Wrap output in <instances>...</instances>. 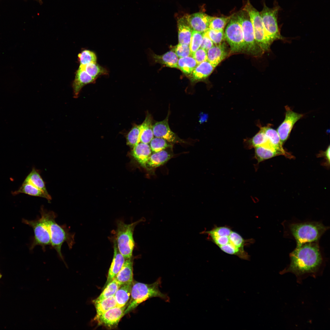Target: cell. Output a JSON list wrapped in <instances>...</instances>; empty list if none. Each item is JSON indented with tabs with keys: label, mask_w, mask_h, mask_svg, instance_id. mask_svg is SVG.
<instances>
[{
	"label": "cell",
	"mask_w": 330,
	"mask_h": 330,
	"mask_svg": "<svg viewBox=\"0 0 330 330\" xmlns=\"http://www.w3.org/2000/svg\"><path fill=\"white\" fill-rule=\"evenodd\" d=\"M93 304L96 310V315H100L109 309L116 306V302L114 295Z\"/></svg>",
	"instance_id": "32"
},
{
	"label": "cell",
	"mask_w": 330,
	"mask_h": 330,
	"mask_svg": "<svg viewBox=\"0 0 330 330\" xmlns=\"http://www.w3.org/2000/svg\"><path fill=\"white\" fill-rule=\"evenodd\" d=\"M133 259H126L121 269L114 279L121 285L133 282Z\"/></svg>",
	"instance_id": "20"
},
{
	"label": "cell",
	"mask_w": 330,
	"mask_h": 330,
	"mask_svg": "<svg viewBox=\"0 0 330 330\" xmlns=\"http://www.w3.org/2000/svg\"><path fill=\"white\" fill-rule=\"evenodd\" d=\"M132 284L122 285L117 290L114 295L117 307H121L126 305L131 295Z\"/></svg>",
	"instance_id": "26"
},
{
	"label": "cell",
	"mask_w": 330,
	"mask_h": 330,
	"mask_svg": "<svg viewBox=\"0 0 330 330\" xmlns=\"http://www.w3.org/2000/svg\"><path fill=\"white\" fill-rule=\"evenodd\" d=\"M101 294L92 301L93 303L98 302L109 297L114 295L121 285L114 279L108 283Z\"/></svg>",
	"instance_id": "33"
},
{
	"label": "cell",
	"mask_w": 330,
	"mask_h": 330,
	"mask_svg": "<svg viewBox=\"0 0 330 330\" xmlns=\"http://www.w3.org/2000/svg\"><path fill=\"white\" fill-rule=\"evenodd\" d=\"M169 112L166 118L163 121L157 122L153 125L154 136L164 139L171 143H185L170 129L168 124Z\"/></svg>",
	"instance_id": "12"
},
{
	"label": "cell",
	"mask_w": 330,
	"mask_h": 330,
	"mask_svg": "<svg viewBox=\"0 0 330 330\" xmlns=\"http://www.w3.org/2000/svg\"><path fill=\"white\" fill-rule=\"evenodd\" d=\"M132 155L142 166L146 167L152 151L148 144L140 142L133 147Z\"/></svg>",
	"instance_id": "21"
},
{
	"label": "cell",
	"mask_w": 330,
	"mask_h": 330,
	"mask_svg": "<svg viewBox=\"0 0 330 330\" xmlns=\"http://www.w3.org/2000/svg\"><path fill=\"white\" fill-rule=\"evenodd\" d=\"M81 65H85L92 62H96L97 57L93 52L87 50L82 51L78 55Z\"/></svg>",
	"instance_id": "40"
},
{
	"label": "cell",
	"mask_w": 330,
	"mask_h": 330,
	"mask_svg": "<svg viewBox=\"0 0 330 330\" xmlns=\"http://www.w3.org/2000/svg\"><path fill=\"white\" fill-rule=\"evenodd\" d=\"M153 57L156 63L160 64L166 67L178 68V57L172 50L162 55L154 54Z\"/></svg>",
	"instance_id": "27"
},
{
	"label": "cell",
	"mask_w": 330,
	"mask_h": 330,
	"mask_svg": "<svg viewBox=\"0 0 330 330\" xmlns=\"http://www.w3.org/2000/svg\"><path fill=\"white\" fill-rule=\"evenodd\" d=\"M282 225L284 237L294 240L296 245L318 242L329 229L322 222L316 221H285Z\"/></svg>",
	"instance_id": "2"
},
{
	"label": "cell",
	"mask_w": 330,
	"mask_h": 330,
	"mask_svg": "<svg viewBox=\"0 0 330 330\" xmlns=\"http://www.w3.org/2000/svg\"><path fill=\"white\" fill-rule=\"evenodd\" d=\"M224 35L232 52L245 51L243 31L236 14L231 16L226 28Z\"/></svg>",
	"instance_id": "8"
},
{
	"label": "cell",
	"mask_w": 330,
	"mask_h": 330,
	"mask_svg": "<svg viewBox=\"0 0 330 330\" xmlns=\"http://www.w3.org/2000/svg\"><path fill=\"white\" fill-rule=\"evenodd\" d=\"M22 222L31 227L34 231V236L30 250L40 245L45 251L46 246H51L50 238L47 228L41 217L33 220L23 219Z\"/></svg>",
	"instance_id": "10"
},
{
	"label": "cell",
	"mask_w": 330,
	"mask_h": 330,
	"mask_svg": "<svg viewBox=\"0 0 330 330\" xmlns=\"http://www.w3.org/2000/svg\"><path fill=\"white\" fill-rule=\"evenodd\" d=\"M185 16L192 30L201 33H204L209 28L210 23L213 17L201 12Z\"/></svg>",
	"instance_id": "14"
},
{
	"label": "cell",
	"mask_w": 330,
	"mask_h": 330,
	"mask_svg": "<svg viewBox=\"0 0 330 330\" xmlns=\"http://www.w3.org/2000/svg\"><path fill=\"white\" fill-rule=\"evenodd\" d=\"M2 277V275L0 273V278Z\"/></svg>",
	"instance_id": "45"
},
{
	"label": "cell",
	"mask_w": 330,
	"mask_h": 330,
	"mask_svg": "<svg viewBox=\"0 0 330 330\" xmlns=\"http://www.w3.org/2000/svg\"><path fill=\"white\" fill-rule=\"evenodd\" d=\"M264 133L272 145L277 151L281 152L283 155L286 156L290 157L283 149L280 136L277 131L269 126L262 127Z\"/></svg>",
	"instance_id": "25"
},
{
	"label": "cell",
	"mask_w": 330,
	"mask_h": 330,
	"mask_svg": "<svg viewBox=\"0 0 330 330\" xmlns=\"http://www.w3.org/2000/svg\"><path fill=\"white\" fill-rule=\"evenodd\" d=\"M213 42L203 33V40L200 47L207 51L214 46Z\"/></svg>",
	"instance_id": "43"
},
{
	"label": "cell",
	"mask_w": 330,
	"mask_h": 330,
	"mask_svg": "<svg viewBox=\"0 0 330 330\" xmlns=\"http://www.w3.org/2000/svg\"><path fill=\"white\" fill-rule=\"evenodd\" d=\"M149 143L152 152L153 153L158 152L168 148H172L173 147L172 143L161 138H153Z\"/></svg>",
	"instance_id": "35"
},
{
	"label": "cell",
	"mask_w": 330,
	"mask_h": 330,
	"mask_svg": "<svg viewBox=\"0 0 330 330\" xmlns=\"http://www.w3.org/2000/svg\"><path fill=\"white\" fill-rule=\"evenodd\" d=\"M198 65L195 59L191 56L180 58L178 62V68L185 75L190 76Z\"/></svg>",
	"instance_id": "31"
},
{
	"label": "cell",
	"mask_w": 330,
	"mask_h": 330,
	"mask_svg": "<svg viewBox=\"0 0 330 330\" xmlns=\"http://www.w3.org/2000/svg\"><path fill=\"white\" fill-rule=\"evenodd\" d=\"M39 0V1H40L41 0Z\"/></svg>",
	"instance_id": "46"
},
{
	"label": "cell",
	"mask_w": 330,
	"mask_h": 330,
	"mask_svg": "<svg viewBox=\"0 0 330 330\" xmlns=\"http://www.w3.org/2000/svg\"><path fill=\"white\" fill-rule=\"evenodd\" d=\"M172 51L179 58L191 56L189 45L179 43L172 49Z\"/></svg>",
	"instance_id": "41"
},
{
	"label": "cell",
	"mask_w": 330,
	"mask_h": 330,
	"mask_svg": "<svg viewBox=\"0 0 330 330\" xmlns=\"http://www.w3.org/2000/svg\"><path fill=\"white\" fill-rule=\"evenodd\" d=\"M141 219L131 223L126 224L122 221L118 223L115 240L118 248L125 259L131 258L135 246L133 232L136 226Z\"/></svg>",
	"instance_id": "5"
},
{
	"label": "cell",
	"mask_w": 330,
	"mask_h": 330,
	"mask_svg": "<svg viewBox=\"0 0 330 330\" xmlns=\"http://www.w3.org/2000/svg\"><path fill=\"white\" fill-rule=\"evenodd\" d=\"M126 259L119 252L115 240L114 244V253L112 262L108 270L106 284L115 278L121 269Z\"/></svg>",
	"instance_id": "16"
},
{
	"label": "cell",
	"mask_w": 330,
	"mask_h": 330,
	"mask_svg": "<svg viewBox=\"0 0 330 330\" xmlns=\"http://www.w3.org/2000/svg\"><path fill=\"white\" fill-rule=\"evenodd\" d=\"M252 138L245 140L244 144L247 148L251 149L259 146H263L277 150L271 144L262 127Z\"/></svg>",
	"instance_id": "22"
},
{
	"label": "cell",
	"mask_w": 330,
	"mask_h": 330,
	"mask_svg": "<svg viewBox=\"0 0 330 330\" xmlns=\"http://www.w3.org/2000/svg\"><path fill=\"white\" fill-rule=\"evenodd\" d=\"M141 131V125H135L127 135V144L133 147L140 142Z\"/></svg>",
	"instance_id": "36"
},
{
	"label": "cell",
	"mask_w": 330,
	"mask_h": 330,
	"mask_svg": "<svg viewBox=\"0 0 330 330\" xmlns=\"http://www.w3.org/2000/svg\"><path fill=\"white\" fill-rule=\"evenodd\" d=\"M95 80V79L89 75L84 70L79 67L76 71L72 84L74 97L78 98L82 87L87 84L94 83Z\"/></svg>",
	"instance_id": "15"
},
{
	"label": "cell",
	"mask_w": 330,
	"mask_h": 330,
	"mask_svg": "<svg viewBox=\"0 0 330 330\" xmlns=\"http://www.w3.org/2000/svg\"><path fill=\"white\" fill-rule=\"evenodd\" d=\"M41 218L46 226L49 233L51 246L57 251L60 259L67 266L61 251V247L65 242L70 249L75 244V234L71 233L66 225H60L55 221L56 214L52 211H48L41 206L40 211Z\"/></svg>",
	"instance_id": "3"
},
{
	"label": "cell",
	"mask_w": 330,
	"mask_h": 330,
	"mask_svg": "<svg viewBox=\"0 0 330 330\" xmlns=\"http://www.w3.org/2000/svg\"><path fill=\"white\" fill-rule=\"evenodd\" d=\"M203 36V33L192 30L189 45L191 55L200 47L202 41Z\"/></svg>",
	"instance_id": "38"
},
{
	"label": "cell",
	"mask_w": 330,
	"mask_h": 330,
	"mask_svg": "<svg viewBox=\"0 0 330 330\" xmlns=\"http://www.w3.org/2000/svg\"><path fill=\"white\" fill-rule=\"evenodd\" d=\"M161 284L160 278L158 279L152 284L138 282L133 283L130 300L125 311L124 315L134 309L143 302L152 297H159L168 302L169 298L168 295L162 293L159 290Z\"/></svg>",
	"instance_id": "4"
},
{
	"label": "cell",
	"mask_w": 330,
	"mask_h": 330,
	"mask_svg": "<svg viewBox=\"0 0 330 330\" xmlns=\"http://www.w3.org/2000/svg\"><path fill=\"white\" fill-rule=\"evenodd\" d=\"M79 67L84 70L89 75L95 79L99 76L108 74L106 69L96 62H92L85 65H80Z\"/></svg>",
	"instance_id": "34"
},
{
	"label": "cell",
	"mask_w": 330,
	"mask_h": 330,
	"mask_svg": "<svg viewBox=\"0 0 330 330\" xmlns=\"http://www.w3.org/2000/svg\"><path fill=\"white\" fill-rule=\"evenodd\" d=\"M203 33L215 45L221 44L225 39L223 30H216L208 28Z\"/></svg>",
	"instance_id": "37"
},
{
	"label": "cell",
	"mask_w": 330,
	"mask_h": 330,
	"mask_svg": "<svg viewBox=\"0 0 330 330\" xmlns=\"http://www.w3.org/2000/svg\"><path fill=\"white\" fill-rule=\"evenodd\" d=\"M236 14L243 31L245 51L254 54L263 52L256 42L253 27L248 13L242 10Z\"/></svg>",
	"instance_id": "9"
},
{
	"label": "cell",
	"mask_w": 330,
	"mask_h": 330,
	"mask_svg": "<svg viewBox=\"0 0 330 330\" xmlns=\"http://www.w3.org/2000/svg\"><path fill=\"white\" fill-rule=\"evenodd\" d=\"M330 146L329 145L325 151L322 152L320 154V156H323L326 160V165L329 166L330 164Z\"/></svg>",
	"instance_id": "44"
},
{
	"label": "cell",
	"mask_w": 330,
	"mask_h": 330,
	"mask_svg": "<svg viewBox=\"0 0 330 330\" xmlns=\"http://www.w3.org/2000/svg\"><path fill=\"white\" fill-rule=\"evenodd\" d=\"M279 9L278 5L270 8L264 4L263 9L259 13L265 35L270 45L277 40H286L285 38L280 35L278 25L277 15Z\"/></svg>",
	"instance_id": "6"
},
{
	"label": "cell",
	"mask_w": 330,
	"mask_h": 330,
	"mask_svg": "<svg viewBox=\"0 0 330 330\" xmlns=\"http://www.w3.org/2000/svg\"><path fill=\"white\" fill-rule=\"evenodd\" d=\"M27 183L31 184L43 191L47 196L51 197L46 189L45 183L40 175V171L35 167L32 168L23 183Z\"/></svg>",
	"instance_id": "24"
},
{
	"label": "cell",
	"mask_w": 330,
	"mask_h": 330,
	"mask_svg": "<svg viewBox=\"0 0 330 330\" xmlns=\"http://www.w3.org/2000/svg\"><path fill=\"white\" fill-rule=\"evenodd\" d=\"M126 307L125 306L121 307L116 306L111 308L100 315H96L94 320L97 321L98 325L110 329L114 328L124 315Z\"/></svg>",
	"instance_id": "11"
},
{
	"label": "cell",
	"mask_w": 330,
	"mask_h": 330,
	"mask_svg": "<svg viewBox=\"0 0 330 330\" xmlns=\"http://www.w3.org/2000/svg\"><path fill=\"white\" fill-rule=\"evenodd\" d=\"M172 148H168L151 154L146 163V167L154 169L163 165L172 156Z\"/></svg>",
	"instance_id": "18"
},
{
	"label": "cell",
	"mask_w": 330,
	"mask_h": 330,
	"mask_svg": "<svg viewBox=\"0 0 330 330\" xmlns=\"http://www.w3.org/2000/svg\"><path fill=\"white\" fill-rule=\"evenodd\" d=\"M318 242L296 245L289 254V264L280 273H292L300 283L307 277H315L318 276L325 264V259Z\"/></svg>",
	"instance_id": "1"
},
{
	"label": "cell",
	"mask_w": 330,
	"mask_h": 330,
	"mask_svg": "<svg viewBox=\"0 0 330 330\" xmlns=\"http://www.w3.org/2000/svg\"><path fill=\"white\" fill-rule=\"evenodd\" d=\"M20 193L45 198L49 202L52 200L51 197L47 196L43 191L29 183H23L18 190L13 192L12 193L15 195Z\"/></svg>",
	"instance_id": "29"
},
{
	"label": "cell",
	"mask_w": 330,
	"mask_h": 330,
	"mask_svg": "<svg viewBox=\"0 0 330 330\" xmlns=\"http://www.w3.org/2000/svg\"><path fill=\"white\" fill-rule=\"evenodd\" d=\"M255 149L254 156L258 163L275 156L282 155L281 153L276 150L265 146H257L255 148Z\"/></svg>",
	"instance_id": "30"
},
{
	"label": "cell",
	"mask_w": 330,
	"mask_h": 330,
	"mask_svg": "<svg viewBox=\"0 0 330 330\" xmlns=\"http://www.w3.org/2000/svg\"><path fill=\"white\" fill-rule=\"evenodd\" d=\"M191 56L195 59L197 64L207 60V51L200 47Z\"/></svg>",
	"instance_id": "42"
},
{
	"label": "cell",
	"mask_w": 330,
	"mask_h": 330,
	"mask_svg": "<svg viewBox=\"0 0 330 330\" xmlns=\"http://www.w3.org/2000/svg\"><path fill=\"white\" fill-rule=\"evenodd\" d=\"M231 17V16L227 17H213L209 24V28L216 30H223Z\"/></svg>",
	"instance_id": "39"
},
{
	"label": "cell",
	"mask_w": 330,
	"mask_h": 330,
	"mask_svg": "<svg viewBox=\"0 0 330 330\" xmlns=\"http://www.w3.org/2000/svg\"><path fill=\"white\" fill-rule=\"evenodd\" d=\"M243 10L247 12L249 15L257 45L263 52L268 50L270 45L266 36L259 13L252 6L249 0H248Z\"/></svg>",
	"instance_id": "7"
},
{
	"label": "cell",
	"mask_w": 330,
	"mask_h": 330,
	"mask_svg": "<svg viewBox=\"0 0 330 330\" xmlns=\"http://www.w3.org/2000/svg\"><path fill=\"white\" fill-rule=\"evenodd\" d=\"M207 61L215 68L227 54L224 43L215 45L207 51Z\"/></svg>",
	"instance_id": "17"
},
{
	"label": "cell",
	"mask_w": 330,
	"mask_h": 330,
	"mask_svg": "<svg viewBox=\"0 0 330 330\" xmlns=\"http://www.w3.org/2000/svg\"><path fill=\"white\" fill-rule=\"evenodd\" d=\"M285 109V119L277 130L283 144L288 139L295 123L303 116L302 114L293 112L287 106Z\"/></svg>",
	"instance_id": "13"
},
{
	"label": "cell",
	"mask_w": 330,
	"mask_h": 330,
	"mask_svg": "<svg viewBox=\"0 0 330 330\" xmlns=\"http://www.w3.org/2000/svg\"><path fill=\"white\" fill-rule=\"evenodd\" d=\"M215 68L207 61L198 64L189 76L191 82L195 83L206 79Z\"/></svg>",
	"instance_id": "19"
},
{
	"label": "cell",
	"mask_w": 330,
	"mask_h": 330,
	"mask_svg": "<svg viewBox=\"0 0 330 330\" xmlns=\"http://www.w3.org/2000/svg\"><path fill=\"white\" fill-rule=\"evenodd\" d=\"M141 125V131L140 136V142L145 144L150 143L153 138L152 125V118L149 114L146 117Z\"/></svg>",
	"instance_id": "28"
},
{
	"label": "cell",
	"mask_w": 330,
	"mask_h": 330,
	"mask_svg": "<svg viewBox=\"0 0 330 330\" xmlns=\"http://www.w3.org/2000/svg\"><path fill=\"white\" fill-rule=\"evenodd\" d=\"M177 27L179 43L189 45L193 30L185 16L178 20Z\"/></svg>",
	"instance_id": "23"
}]
</instances>
